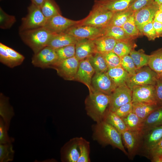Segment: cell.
Instances as JSON below:
<instances>
[{"mask_svg": "<svg viewBox=\"0 0 162 162\" xmlns=\"http://www.w3.org/2000/svg\"><path fill=\"white\" fill-rule=\"evenodd\" d=\"M92 128L93 140L103 146L110 145L117 148L128 155L121 134L116 129L104 121L93 124Z\"/></svg>", "mask_w": 162, "mask_h": 162, "instance_id": "6da1fadb", "label": "cell"}, {"mask_svg": "<svg viewBox=\"0 0 162 162\" xmlns=\"http://www.w3.org/2000/svg\"><path fill=\"white\" fill-rule=\"evenodd\" d=\"M85 100L87 115L96 123L103 121L109 109L110 95L92 91Z\"/></svg>", "mask_w": 162, "mask_h": 162, "instance_id": "7a4b0ae2", "label": "cell"}, {"mask_svg": "<svg viewBox=\"0 0 162 162\" xmlns=\"http://www.w3.org/2000/svg\"><path fill=\"white\" fill-rule=\"evenodd\" d=\"M54 34L44 27L19 32L22 40L34 54L47 46Z\"/></svg>", "mask_w": 162, "mask_h": 162, "instance_id": "3957f363", "label": "cell"}, {"mask_svg": "<svg viewBox=\"0 0 162 162\" xmlns=\"http://www.w3.org/2000/svg\"><path fill=\"white\" fill-rule=\"evenodd\" d=\"M115 13L94 2L89 14L84 19L80 20L77 25L104 28L109 25Z\"/></svg>", "mask_w": 162, "mask_h": 162, "instance_id": "277c9868", "label": "cell"}, {"mask_svg": "<svg viewBox=\"0 0 162 162\" xmlns=\"http://www.w3.org/2000/svg\"><path fill=\"white\" fill-rule=\"evenodd\" d=\"M162 138V125L142 130L138 154L148 158Z\"/></svg>", "mask_w": 162, "mask_h": 162, "instance_id": "5b68a950", "label": "cell"}, {"mask_svg": "<svg viewBox=\"0 0 162 162\" xmlns=\"http://www.w3.org/2000/svg\"><path fill=\"white\" fill-rule=\"evenodd\" d=\"M47 20L40 7L31 3L28 8L27 14L22 19L19 32L44 27Z\"/></svg>", "mask_w": 162, "mask_h": 162, "instance_id": "8992f818", "label": "cell"}, {"mask_svg": "<svg viewBox=\"0 0 162 162\" xmlns=\"http://www.w3.org/2000/svg\"><path fill=\"white\" fill-rule=\"evenodd\" d=\"M158 75L149 66H146L137 70L136 73L129 75L126 85L132 91L136 86L151 85H155Z\"/></svg>", "mask_w": 162, "mask_h": 162, "instance_id": "52a82bcc", "label": "cell"}, {"mask_svg": "<svg viewBox=\"0 0 162 162\" xmlns=\"http://www.w3.org/2000/svg\"><path fill=\"white\" fill-rule=\"evenodd\" d=\"M58 60L55 50L47 46L34 54L32 63L34 66L42 69L52 68Z\"/></svg>", "mask_w": 162, "mask_h": 162, "instance_id": "ba28073f", "label": "cell"}, {"mask_svg": "<svg viewBox=\"0 0 162 162\" xmlns=\"http://www.w3.org/2000/svg\"><path fill=\"white\" fill-rule=\"evenodd\" d=\"M79 61L75 56L60 61L52 67L63 79L68 80H75L78 71Z\"/></svg>", "mask_w": 162, "mask_h": 162, "instance_id": "9c48e42d", "label": "cell"}, {"mask_svg": "<svg viewBox=\"0 0 162 162\" xmlns=\"http://www.w3.org/2000/svg\"><path fill=\"white\" fill-rule=\"evenodd\" d=\"M132 102L133 103H143L157 105L155 85H146L134 87L132 90Z\"/></svg>", "mask_w": 162, "mask_h": 162, "instance_id": "30bf717a", "label": "cell"}, {"mask_svg": "<svg viewBox=\"0 0 162 162\" xmlns=\"http://www.w3.org/2000/svg\"><path fill=\"white\" fill-rule=\"evenodd\" d=\"M104 28L87 25H76L69 28L64 32L78 39L93 40L104 36Z\"/></svg>", "mask_w": 162, "mask_h": 162, "instance_id": "8fae6325", "label": "cell"}, {"mask_svg": "<svg viewBox=\"0 0 162 162\" xmlns=\"http://www.w3.org/2000/svg\"><path fill=\"white\" fill-rule=\"evenodd\" d=\"M110 95L109 109L112 112L132 100V91L126 84L116 88Z\"/></svg>", "mask_w": 162, "mask_h": 162, "instance_id": "7c38bea8", "label": "cell"}, {"mask_svg": "<svg viewBox=\"0 0 162 162\" xmlns=\"http://www.w3.org/2000/svg\"><path fill=\"white\" fill-rule=\"evenodd\" d=\"M159 5L154 1L152 4L134 12L136 25L142 34L143 27L146 24L153 21L155 14L159 10Z\"/></svg>", "mask_w": 162, "mask_h": 162, "instance_id": "4fadbf2b", "label": "cell"}, {"mask_svg": "<svg viewBox=\"0 0 162 162\" xmlns=\"http://www.w3.org/2000/svg\"><path fill=\"white\" fill-rule=\"evenodd\" d=\"M80 22V20H72L63 17L61 14H58L47 19L44 27L52 33H59L64 32Z\"/></svg>", "mask_w": 162, "mask_h": 162, "instance_id": "5bb4252c", "label": "cell"}, {"mask_svg": "<svg viewBox=\"0 0 162 162\" xmlns=\"http://www.w3.org/2000/svg\"><path fill=\"white\" fill-rule=\"evenodd\" d=\"M92 91L110 95L116 88L106 72L95 73L92 77Z\"/></svg>", "mask_w": 162, "mask_h": 162, "instance_id": "9a60e30c", "label": "cell"}, {"mask_svg": "<svg viewBox=\"0 0 162 162\" xmlns=\"http://www.w3.org/2000/svg\"><path fill=\"white\" fill-rule=\"evenodd\" d=\"M141 131L127 130L121 134L124 144L128 150V156L132 159L138 154Z\"/></svg>", "mask_w": 162, "mask_h": 162, "instance_id": "2e32d148", "label": "cell"}, {"mask_svg": "<svg viewBox=\"0 0 162 162\" xmlns=\"http://www.w3.org/2000/svg\"><path fill=\"white\" fill-rule=\"evenodd\" d=\"M79 137L70 139L62 148L61 153V161L63 162H77L80 153L79 147Z\"/></svg>", "mask_w": 162, "mask_h": 162, "instance_id": "e0dca14e", "label": "cell"}, {"mask_svg": "<svg viewBox=\"0 0 162 162\" xmlns=\"http://www.w3.org/2000/svg\"><path fill=\"white\" fill-rule=\"evenodd\" d=\"M95 70L88 58L79 61L78 68L75 80L85 84L88 88L89 92L92 90V80Z\"/></svg>", "mask_w": 162, "mask_h": 162, "instance_id": "ac0fdd59", "label": "cell"}, {"mask_svg": "<svg viewBox=\"0 0 162 162\" xmlns=\"http://www.w3.org/2000/svg\"><path fill=\"white\" fill-rule=\"evenodd\" d=\"M75 56L79 61L88 58L95 53L92 40L81 39L75 44Z\"/></svg>", "mask_w": 162, "mask_h": 162, "instance_id": "d6986e66", "label": "cell"}, {"mask_svg": "<svg viewBox=\"0 0 162 162\" xmlns=\"http://www.w3.org/2000/svg\"><path fill=\"white\" fill-rule=\"evenodd\" d=\"M79 39L64 32L55 33L50 39L47 46L56 49L68 45H75Z\"/></svg>", "mask_w": 162, "mask_h": 162, "instance_id": "ffe728a7", "label": "cell"}, {"mask_svg": "<svg viewBox=\"0 0 162 162\" xmlns=\"http://www.w3.org/2000/svg\"><path fill=\"white\" fill-rule=\"evenodd\" d=\"M95 53L105 55L112 52L117 41L112 38L102 36L92 40Z\"/></svg>", "mask_w": 162, "mask_h": 162, "instance_id": "44dd1931", "label": "cell"}, {"mask_svg": "<svg viewBox=\"0 0 162 162\" xmlns=\"http://www.w3.org/2000/svg\"><path fill=\"white\" fill-rule=\"evenodd\" d=\"M134 0H96L94 2L114 12L128 9Z\"/></svg>", "mask_w": 162, "mask_h": 162, "instance_id": "7402d4cb", "label": "cell"}, {"mask_svg": "<svg viewBox=\"0 0 162 162\" xmlns=\"http://www.w3.org/2000/svg\"><path fill=\"white\" fill-rule=\"evenodd\" d=\"M14 115V110L13 108L10 104L8 98L1 93L0 115L4 121L8 130L9 129L11 120Z\"/></svg>", "mask_w": 162, "mask_h": 162, "instance_id": "603a6c76", "label": "cell"}, {"mask_svg": "<svg viewBox=\"0 0 162 162\" xmlns=\"http://www.w3.org/2000/svg\"><path fill=\"white\" fill-rule=\"evenodd\" d=\"M106 72L116 88L126 84L129 75L121 66L109 68Z\"/></svg>", "mask_w": 162, "mask_h": 162, "instance_id": "cb8c5ba5", "label": "cell"}, {"mask_svg": "<svg viewBox=\"0 0 162 162\" xmlns=\"http://www.w3.org/2000/svg\"><path fill=\"white\" fill-rule=\"evenodd\" d=\"M103 121L112 126L121 134L128 130L123 119L109 109L106 112Z\"/></svg>", "mask_w": 162, "mask_h": 162, "instance_id": "d4e9b609", "label": "cell"}, {"mask_svg": "<svg viewBox=\"0 0 162 162\" xmlns=\"http://www.w3.org/2000/svg\"><path fill=\"white\" fill-rule=\"evenodd\" d=\"M104 36L109 37L118 41L134 39L129 36L122 27L108 26L104 28Z\"/></svg>", "mask_w": 162, "mask_h": 162, "instance_id": "484cf974", "label": "cell"}, {"mask_svg": "<svg viewBox=\"0 0 162 162\" xmlns=\"http://www.w3.org/2000/svg\"><path fill=\"white\" fill-rule=\"evenodd\" d=\"M161 125H162V106H159L152 112L144 119L142 130Z\"/></svg>", "mask_w": 162, "mask_h": 162, "instance_id": "4316f807", "label": "cell"}, {"mask_svg": "<svg viewBox=\"0 0 162 162\" xmlns=\"http://www.w3.org/2000/svg\"><path fill=\"white\" fill-rule=\"evenodd\" d=\"M132 112L143 120L159 106L156 104L147 103H133Z\"/></svg>", "mask_w": 162, "mask_h": 162, "instance_id": "83f0119b", "label": "cell"}, {"mask_svg": "<svg viewBox=\"0 0 162 162\" xmlns=\"http://www.w3.org/2000/svg\"><path fill=\"white\" fill-rule=\"evenodd\" d=\"M134 40V39H131L118 41L112 52L120 58L129 55L136 46Z\"/></svg>", "mask_w": 162, "mask_h": 162, "instance_id": "f1b7e54d", "label": "cell"}, {"mask_svg": "<svg viewBox=\"0 0 162 162\" xmlns=\"http://www.w3.org/2000/svg\"><path fill=\"white\" fill-rule=\"evenodd\" d=\"M88 58L95 73L107 72L109 68L103 55L95 53Z\"/></svg>", "mask_w": 162, "mask_h": 162, "instance_id": "f546056e", "label": "cell"}, {"mask_svg": "<svg viewBox=\"0 0 162 162\" xmlns=\"http://www.w3.org/2000/svg\"><path fill=\"white\" fill-rule=\"evenodd\" d=\"M122 119L128 130L140 131L142 130L144 120L133 112H131L127 116Z\"/></svg>", "mask_w": 162, "mask_h": 162, "instance_id": "4dcf8cb0", "label": "cell"}, {"mask_svg": "<svg viewBox=\"0 0 162 162\" xmlns=\"http://www.w3.org/2000/svg\"><path fill=\"white\" fill-rule=\"evenodd\" d=\"M148 66L158 75L162 72V47L150 55Z\"/></svg>", "mask_w": 162, "mask_h": 162, "instance_id": "1f68e13d", "label": "cell"}, {"mask_svg": "<svg viewBox=\"0 0 162 162\" xmlns=\"http://www.w3.org/2000/svg\"><path fill=\"white\" fill-rule=\"evenodd\" d=\"M40 8L47 19L56 15L61 14L59 7L54 0H45Z\"/></svg>", "mask_w": 162, "mask_h": 162, "instance_id": "d6a6232c", "label": "cell"}, {"mask_svg": "<svg viewBox=\"0 0 162 162\" xmlns=\"http://www.w3.org/2000/svg\"><path fill=\"white\" fill-rule=\"evenodd\" d=\"M134 13V12L129 8L115 12L108 26L112 25L122 27Z\"/></svg>", "mask_w": 162, "mask_h": 162, "instance_id": "836d02e7", "label": "cell"}, {"mask_svg": "<svg viewBox=\"0 0 162 162\" xmlns=\"http://www.w3.org/2000/svg\"><path fill=\"white\" fill-rule=\"evenodd\" d=\"M129 55L132 58L138 69L148 65L150 55L146 54L142 50L136 51L134 50L130 52Z\"/></svg>", "mask_w": 162, "mask_h": 162, "instance_id": "e575fe53", "label": "cell"}, {"mask_svg": "<svg viewBox=\"0 0 162 162\" xmlns=\"http://www.w3.org/2000/svg\"><path fill=\"white\" fill-rule=\"evenodd\" d=\"M79 147L80 155L77 162H90V142L82 137H80Z\"/></svg>", "mask_w": 162, "mask_h": 162, "instance_id": "d590c367", "label": "cell"}, {"mask_svg": "<svg viewBox=\"0 0 162 162\" xmlns=\"http://www.w3.org/2000/svg\"><path fill=\"white\" fill-rule=\"evenodd\" d=\"M122 27L126 33L134 39L142 35L136 25L134 17V13L124 24Z\"/></svg>", "mask_w": 162, "mask_h": 162, "instance_id": "8d00e7d4", "label": "cell"}, {"mask_svg": "<svg viewBox=\"0 0 162 162\" xmlns=\"http://www.w3.org/2000/svg\"><path fill=\"white\" fill-rule=\"evenodd\" d=\"M14 153L12 143L0 144V162L12 161L14 159Z\"/></svg>", "mask_w": 162, "mask_h": 162, "instance_id": "74e56055", "label": "cell"}, {"mask_svg": "<svg viewBox=\"0 0 162 162\" xmlns=\"http://www.w3.org/2000/svg\"><path fill=\"white\" fill-rule=\"evenodd\" d=\"M58 60L56 63L75 56V45H71L55 49Z\"/></svg>", "mask_w": 162, "mask_h": 162, "instance_id": "f35d334b", "label": "cell"}, {"mask_svg": "<svg viewBox=\"0 0 162 162\" xmlns=\"http://www.w3.org/2000/svg\"><path fill=\"white\" fill-rule=\"evenodd\" d=\"M16 21L15 17L5 12L0 8V28L2 29L10 28Z\"/></svg>", "mask_w": 162, "mask_h": 162, "instance_id": "ab89813d", "label": "cell"}, {"mask_svg": "<svg viewBox=\"0 0 162 162\" xmlns=\"http://www.w3.org/2000/svg\"><path fill=\"white\" fill-rule=\"evenodd\" d=\"M121 67L126 70L129 75L135 74L138 69L136 67L134 61L129 55L121 58Z\"/></svg>", "mask_w": 162, "mask_h": 162, "instance_id": "60d3db41", "label": "cell"}, {"mask_svg": "<svg viewBox=\"0 0 162 162\" xmlns=\"http://www.w3.org/2000/svg\"><path fill=\"white\" fill-rule=\"evenodd\" d=\"M1 43L8 54L15 67L20 65L25 59L24 56L12 48Z\"/></svg>", "mask_w": 162, "mask_h": 162, "instance_id": "b9f144b4", "label": "cell"}, {"mask_svg": "<svg viewBox=\"0 0 162 162\" xmlns=\"http://www.w3.org/2000/svg\"><path fill=\"white\" fill-rule=\"evenodd\" d=\"M103 55L108 68L121 66V58L113 52Z\"/></svg>", "mask_w": 162, "mask_h": 162, "instance_id": "7bdbcfd3", "label": "cell"}, {"mask_svg": "<svg viewBox=\"0 0 162 162\" xmlns=\"http://www.w3.org/2000/svg\"><path fill=\"white\" fill-rule=\"evenodd\" d=\"M8 130L4 122L0 117V144L12 143L14 141L13 138L10 137L8 133Z\"/></svg>", "mask_w": 162, "mask_h": 162, "instance_id": "ee69618b", "label": "cell"}, {"mask_svg": "<svg viewBox=\"0 0 162 162\" xmlns=\"http://www.w3.org/2000/svg\"><path fill=\"white\" fill-rule=\"evenodd\" d=\"M142 33L145 35L149 40H154L157 38V35L153 25V21L148 23L143 27Z\"/></svg>", "mask_w": 162, "mask_h": 162, "instance_id": "f6af8a7d", "label": "cell"}, {"mask_svg": "<svg viewBox=\"0 0 162 162\" xmlns=\"http://www.w3.org/2000/svg\"><path fill=\"white\" fill-rule=\"evenodd\" d=\"M0 62L8 67L13 68L15 67L13 62L8 54L0 43Z\"/></svg>", "mask_w": 162, "mask_h": 162, "instance_id": "bcb514c9", "label": "cell"}, {"mask_svg": "<svg viewBox=\"0 0 162 162\" xmlns=\"http://www.w3.org/2000/svg\"><path fill=\"white\" fill-rule=\"evenodd\" d=\"M133 106V104L131 101L120 106L114 112L120 117L123 118L132 112Z\"/></svg>", "mask_w": 162, "mask_h": 162, "instance_id": "7dc6e473", "label": "cell"}, {"mask_svg": "<svg viewBox=\"0 0 162 162\" xmlns=\"http://www.w3.org/2000/svg\"><path fill=\"white\" fill-rule=\"evenodd\" d=\"M154 0H134L129 8L134 12L153 3Z\"/></svg>", "mask_w": 162, "mask_h": 162, "instance_id": "c3c4849f", "label": "cell"}, {"mask_svg": "<svg viewBox=\"0 0 162 162\" xmlns=\"http://www.w3.org/2000/svg\"><path fill=\"white\" fill-rule=\"evenodd\" d=\"M155 96L157 103L159 106H162V79L158 77L155 85Z\"/></svg>", "mask_w": 162, "mask_h": 162, "instance_id": "681fc988", "label": "cell"}, {"mask_svg": "<svg viewBox=\"0 0 162 162\" xmlns=\"http://www.w3.org/2000/svg\"><path fill=\"white\" fill-rule=\"evenodd\" d=\"M162 156V138L149 153L147 158L151 159L155 157L161 158Z\"/></svg>", "mask_w": 162, "mask_h": 162, "instance_id": "f907efd6", "label": "cell"}, {"mask_svg": "<svg viewBox=\"0 0 162 162\" xmlns=\"http://www.w3.org/2000/svg\"><path fill=\"white\" fill-rule=\"evenodd\" d=\"M153 25L156 32L157 38L162 37V24L153 20Z\"/></svg>", "mask_w": 162, "mask_h": 162, "instance_id": "816d5d0a", "label": "cell"}, {"mask_svg": "<svg viewBox=\"0 0 162 162\" xmlns=\"http://www.w3.org/2000/svg\"><path fill=\"white\" fill-rule=\"evenodd\" d=\"M153 20L162 24V11L159 10L156 13Z\"/></svg>", "mask_w": 162, "mask_h": 162, "instance_id": "f5cc1de1", "label": "cell"}, {"mask_svg": "<svg viewBox=\"0 0 162 162\" xmlns=\"http://www.w3.org/2000/svg\"><path fill=\"white\" fill-rule=\"evenodd\" d=\"M31 3L40 7L45 0H31Z\"/></svg>", "mask_w": 162, "mask_h": 162, "instance_id": "db71d44e", "label": "cell"}, {"mask_svg": "<svg viewBox=\"0 0 162 162\" xmlns=\"http://www.w3.org/2000/svg\"><path fill=\"white\" fill-rule=\"evenodd\" d=\"M154 2L158 5L162 4V0H154Z\"/></svg>", "mask_w": 162, "mask_h": 162, "instance_id": "11a10c76", "label": "cell"}, {"mask_svg": "<svg viewBox=\"0 0 162 162\" xmlns=\"http://www.w3.org/2000/svg\"><path fill=\"white\" fill-rule=\"evenodd\" d=\"M159 10L162 11V4L159 5Z\"/></svg>", "mask_w": 162, "mask_h": 162, "instance_id": "9f6ffc18", "label": "cell"}, {"mask_svg": "<svg viewBox=\"0 0 162 162\" xmlns=\"http://www.w3.org/2000/svg\"><path fill=\"white\" fill-rule=\"evenodd\" d=\"M159 77L162 79V72L158 74Z\"/></svg>", "mask_w": 162, "mask_h": 162, "instance_id": "6f0895ef", "label": "cell"}, {"mask_svg": "<svg viewBox=\"0 0 162 162\" xmlns=\"http://www.w3.org/2000/svg\"><path fill=\"white\" fill-rule=\"evenodd\" d=\"M161 162H162V157L161 158Z\"/></svg>", "mask_w": 162, "mask_h": 162, "instance_id": "680465c9", "label": "cell"}, {"mask_svg": "<svg viewBox=\"0 0 162 162\" xmlns=\"http://www.w3.org/2000/svg\"></svg>", "mask_w": 162, "mask_h": 162, "instance_id": "91938a15", "label": "cell"}]
</instances>
